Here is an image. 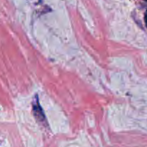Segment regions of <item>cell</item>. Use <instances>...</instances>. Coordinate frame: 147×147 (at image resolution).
Masks as SVG:
<instances>
[{
  "label": "cell",
  "mask_w": 147,
  "mask_h": 147,
  "mask_svg": "<svg viewBox=\"0 0 147 147\" xmlns=\"http://www.w3.org/2000/svg\"><path fill=\"white\" fill-rule=\"evenodd\" d=\"M33 111H34V116L38 120H40V121H42L45 120V117L42 110L41 107H40V104H39L37 97H36L35 99L33 100Z\"/></svg>",
  "instance_id": "1"
},
{
  "label": "cell",
  "mask_w": 147,
  "mask_h": 147,
  "mask_svg": "<svg viewBox=\"0 0 147 147\" xmlns=\"http://www.w3.org/2000/svg\"><path fill=\"white\" fill-rule=\"evenodd\" d=\"M145 22H146V24L147 26V10H146V14H145Z\"/></svg>",
  "instance_id": "2"
}]
</instances>
